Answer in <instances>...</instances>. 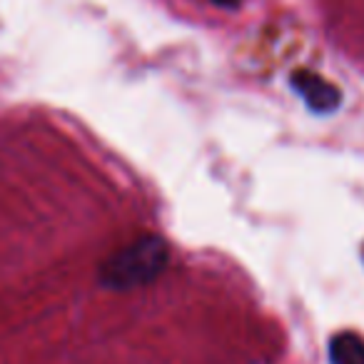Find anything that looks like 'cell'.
<instances>
[{
    "instance_id": "obj_3",
    "label": "cell",
    "mask_w": 364,
    "mask_h": 364,
    "mask_svg": "<svg viewBox=\"0 0 364 364\" xmlns=\"http://www.w3.org/2000/svg\"><path fill=\"white\" fill-rule=\"evenodd\" d=\"M329 362L332 364H364V339L352 332L334 334L329 342Z\"/></svg>"
},
{
    "instance_id": "obj_2",
    "label": "cell",
    "mask_w": 364,
    "mask_h": 364,
    "mask_svg": "<svg viewBox=\"0 0 364 364\" xmlns=\"http://www.w3.org/2000/svg\"><path fill=\"white\" fill-rule=\"evenodd\" d=\"M292 87L294 92H299L309 110L314 112H334L342 102V92L339 87H334L329 80H324L322 75L312 70H294L292 73Z\"/></svg>"
},
{
    "instance_id": "obj_4",
    "label": "cell",
    "mask_w": 364,
    "mask_h": 364,
    "mask_svg": "<svg viewBox=\"0 0 364 364\" xmlns=\"http://www.w3.org/2000/svg\"><path fill=\"white\" fill-rule=\"evenodd\" d=\"M215 6H220V8H237L242 0H213Z\"/></svg>"
},
{
    "instance_id": "obj_1",
    "label": "cell",
    "mask_w": 364,
    "mask_h": 364,
    "mask_svg": "<svg viewBox=\"0 0 364 364\" xmlns=\"http://www.w3.org/2000/svg\"><path fill=\"white\" fill-rule=\"evenodd\" d=\"M167 262H170V247L165 240L157 235H140L102 262L100 284L117 292L142 287L160 277Z\"/></svg>"
}]
</instances>
